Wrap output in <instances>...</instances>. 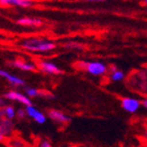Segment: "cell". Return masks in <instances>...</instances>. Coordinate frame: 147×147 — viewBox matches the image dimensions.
Masks as SVG:
<instances>
[{
	"mask_svg": "<svg viewBox=\"0 0 147 147\" xmlns=\"http://www.w3.org/2000/svg\"><path fill=\"white\" fill-rule=\"evenodd\" d=\"M19 47L25 52L33 54H47L54 52L57 49V44L54 40L44 37H28L20 40Z\"/></svg>",
	"mask_w": 147,
	"mask_h": 147,
	"instance_id": "cell-1",
	"label": "cell"
},
{
	"mask_svg": "<svg viewBox=\"0 0 147 147\" xmlns=\"http://www.w3.org/2000/svg\"><path fill=\"white\" fill-rule=\"evenodd\" d=\"M127 84L132 91L141 94L143 97H147V68L131 74Z\"/></svg>",
	"mask_w": 147,
	"mask_h": 147,
	"instance_id": "cell-2",
	"label": "cell"
},
{
	"mask_svg": "<svg viewBox=\"0 0 147 147\" xmlns=\"http://www.w3.org/2000/svg\"><path fill=\"white\" fill-rule=\"evenodd\" d=\"M75 67L95 77H101L109 72L107 65L100 61H79L75 64Z\"/></svg>",
	"mask_w": 147,
	"mask_h": 147,
	"instance_id": "cell-3",
	"label": "cell"
},
{
	"mask_svg": "<svg viewBox=\"0 0 147 147\" xmlns=\"http://www.w3.org/2000/svg\"><path fill=\"white\" fill-rule=\"evenodd\" d=\"M7 65L12 67V68H17L19 70H22V71L25 72H34L38 69V66H37L36 63H34L33 61H28V60L21 59V58L8 61Z\"/></svg>",
	"mask_w": 147,
	"mask_h": 147,
	"instance_id": "cell-4",
	"label": "cell"
},
{
	"mask_svg": "<svg viewBox=\"0 0 147 147\" xmlns=\"http://www.w3.org/2000/svg\"><path fill=\"white\" fill-rule=\"evenodd\" d=\"M3 96H4V98L7 101L18 102V103H20L21 105H24L25 107H26V106L32 105L31 99L28 98L25 94L21 93V92L16 91V90H10V91H7Z\"/></svg>",
	"mask_w": 147,
	"mask_h": 147,
	"instance_id": "cell-5",
	"label": "cell"
},
{
	"mask_svg": "<svg viewBox=\"0 0 147 147\" xmlns=\"http://www.w3.org/2000/svg\"><path fill=\"white\" fill-rule=\"evenodd\" d=\"M38 69L40 71L43 72L44 74H49V75H61L63 74V70L60 68L56 63L47 60H42L37 64Z\"/></svg>",
	"mask_w": 147,
	"mask_h": 147,
	"instance_id": "cell-6",
	"label": "cell"
},
{
	"mask_svg": "<svg viewBox=\"0 0 147 147\" xmlns=\"http://www.w3.org/2000/svg\"><path fill=\"white\" fill-rule=\"evenodd\" d=\"M120 106L127 113H135L141 107V100L133 97H123L120 100Z\"/></svg>",
	"mask_w": 147,
	"mask_h": 147,
	"instance_id": "cell-7",
	"label": "cell"
},
{
	"mask_svg": "<svg viewBox=\"0 0 147 147\" xmlns=\"http://www.w3.org/2000/svg\"><path fill=\"white\" fill-rule=\"evenodd\" d=\"M25 110H26V114H27L28 117L32 118L36 123H38V125L45 123V121H47V115L42 111L38 110L36 107H34L33 104L29 106H26Z\"/></svg>",
	"mask_w": 147,
	"mask_h": 147,
	"instance_id": "cell-8",
	"label": "cell"
},
{
	"mask_svg": "<svg viewBox=\"0 0 147 147\" xmlns=\"http://www.w3.org/2000/svg\"><path fill=\"white\" fill-rule=\"evenodd\" d=\"M47 115H49V117L54 123H58V125H68L71 121L70 116H68L66 113H64L61 110H58V109H51V110H49Z\"/></svg>",
	"mask_w": 147,
	"mask_h": 147,
	"instance_id": "cell-9",
	"label": "cell"
},
{
	"mask_svg": "<svg viewBox=\"0 0 147 147\" xmlns=\"http://www.w3.org/2000/svg\"><path fill=\"white\" fill-rule=\"evenodd\" d=\"M0 77L5 79L10 86H15V88H21V86H25V84H26L25 80L21 78L20 76L11 74L10 72L6 71L4 69H0Z\"/></svg>",
	"mask_w": 147,
	"mask_h": 147,
	"instance_id": "cell-10",
	"label": "cell"
},
{
	"mask_svg": "<svg viewBox=\"0 0 147 147\" xmlns=\"http://www.w3.org/2000/svg\"><path fill=\"white\" fill-rule=\"evenodd\" d=\"M17 25L22 26V27L27 28H40L44 25V22L41 19L38 18H31V17H22L17 19L16 21Z\"/></svg>",
	"mask_w": 147,
	"mask_h": 147,
	"instance_id": "cell-11",
	"label": "cell"
},
{
	"mask_svg": "<svg viewBox=\"0 0 147 147\" xmlns=\"http://www.w3.org/2000/svg\"><path fill=\"white\" fill-rule=\"evenodd\" d=\"M0 5L4 7L30 8L34 5V0H0Z\"/></svg>",
	"mask_w": 147,
	"mask_h": 147,
	"instance_id": "cell-12",
	"label": "cell"
},
{
	"mask_svg": "<svg viewBox=\"0 0 147 147\" xmlns=\"http://www.w3.org/2000/svg\"><path fill=\"white\" fill-rule=\"evenodd\" d=\"M15 131V123L13 121L7 118H4L0 121V134L3 137H9Z\"/></svg>",
	"mask_w": 147,
	"mask_h": 147,
	"instance_id": "cell-13",
	"label": "cell"
},
{
	"mask_svg": "<svg viewBox=\"0 0 147 147\" xmlns=\"http://www.w3.org/2000/svg\"><path fill=\"white\" fill-rule=\"evenodd\" d=\"M108 73H109V79L112 82H119V81L123 80L125 77V72L121 71V70H118L115 67H110Z\"/></svg>",
	"mask_w": 147,
	"mask_h": 147,
	"instance_id": "cell-14",
	"label": "cell"
},
{
	"mask_svg": "<svg viewBox=\"0 0 147 147\" xmlns=\"http://www.w3.org/2000/svg\"><path fill=\"white\" fill-rule=\"evenodd\" d=\"M3 110V114H4V117L7 118V119L12 120L15 117H17V110L16 108L12 105H6L2 108Z\"/></svg>",
	"mask_w": 147,
	"mask_h": 147,
	"instance_id": "cell-15",
	"label": "cell"
},
{
	"mask_svg": "<svg viewBox=\"0 0 147 147\" xmlns=\"http://www.w3.org/2000/svg\"><path fill=\"white\" fill-rule=\"evenodd\" d=\"M25 95L30 99L37 98V97H40V90L36 88H25Z\"/></svg>",
	"mask_w": 147,
	"mask_h": 147,
	"instance_id": "cell-16",
	"label": "cell"
},
{
	"mask_svg": "<svg viewBox=\"0 0 147 147\" xmlns=\"http://www.w3.org/2000/svg\"><path fill=\"white\" fill-rule=\"evenodd\" d=\"M64 47L66 49H72V51H82L84 49V45L78 42H73V41H69L67 43L64 44Z\"/></svg>",
	"mask_w": 147,
	"mask_h": 147,
	"instance_id": "cell-17",
	"label": "cell"
},
{
	"mask_svg": "<svg viewBox=\"0 0 147 147\" xmlns=\"http://www.w3.org/2000/svg\"><path fill=\"white\" fill-rule=\"evenodd\" d=\"M40 97L44 99H54L55 96L47 90H40Z\"/></svg>",
	"mask_w": 147,
	"mask_h": 147,
	"instance_id": "cell-18",
	"label": "cell"
},
{
	"mask_svg": "<svg viewBox=\"0 0 147 147\" xmlns=\"http://www.w3.org/2000/svg\"><path fill=\"white\" fill-rule=\"evenodd\" d=\"M26 116H27V114H26L25 108H19V109H17V118H19V119H24Z\"/></svg>",
	"mask_w": 147,
	"mask_h": 147,
	"instance_id": "cell-19",
	"label": "cell"
},
{
	"mask_svg": "<svg viewBox=\"0 0 147 147\" xmlns=\"http://www.w3.org/2000/svg\"><path fill=\"white\" fill-rule=\"evenodd\" d=\"M39 147H52V143L49 140H42L39 144Z\"/></svg>",
	"mask_w": 147,
	"mask_h": 147,
	"instance_id": "cell-20",
	"label": "cell"
},
{
	"mask_svg": "<svg viewBox=\"0 0 147 147\" xmlns=\"http://www.w3.org/2000/svg\"><path fill=\"white\" fill-rule=\"evenodd\" d=\"M12 147H24V143L21 142L20 140H13V142H12Z\"/></svg>",
	"mask_w": 147,
	"mask_h": 147,
	"instance_id": "cell-21",
	"label": "cell"
},
{
	"mask_svg": "<svg viewBox=\"0 0 147 147\" xmlns=\"http://www.w3.org/2000/svg\"><path fill=\"white\" fill-rule=\"evenodd\" d=\"M6 99L4 98V96L0 95V108H3L4 106H6Z\"/></svg>",
	"mask_w": 147,
	"mask_h": 147,
	"instance_id": "cell-22",
	"label": "cell"
},
{
	"mask_svg": "<svg viewBox=\"0 0 147 147\" xmlns=\"http://www.w3.org/2000/svg\"><path fill=\"white\" fill-rule=\"evenodd\" d=\"M141 105H142V107H144L145 109H147V97H143V99L141 100Z\"/></svg>",
	"mask_w": 147,
	"mask_h": 147,
	"instance_id": "cell-23",
	"label": "cell"
},
{
	"mask_svg": "<svg viewBox=\"0 0 147 147\" xmlns=\"http://www.w3.org/2000/svg\"><path fill=\"white\" fill-rule=\"evenodd\" d=\"M86 2H105V1H108V0H84Z\"/></svg>",
	"mask_w": 147,
	"mask_h": 147,
	"instance_id": "cell-24",
	"label": "cell"
},
{
	"mask_svg": "<svg viewBox=\"0 0 147 147\" xmlns=\"http://www.w3.org/2000/svg\"><path fill=\"white\" fill-rule=\"evenodd\" d=\"M4 114H3V110H2V108H0V121L2 119H4Z\"/></svg>",
	"mask_w": 147,
	"mask_h": 147,
	"instance_id": "cell-25",
	"label": "cell"
},
{
	"mask_svg": "<svg viewBox=\"0 0 147 147\" xmlns=\"http://www.w3.org/2000/svg\"><path fill=\"white\" fill-rule=\"evenodd\" d=\"M143 134H144V138H145V139H147V127H145L144 133H143Z\"/></svg>",
	"mask_w": 147,
	"mask_h": 147,
	"instance_id": "cell-26",
	"label": "cell"
},
{
	"mask_svg": "<svg viewBox=\"0 0 147 147\" xmlns=\"http://www.w3.org/2000/svg\"><path fill=\"white\" fill-rule=\"evenodd\" d=\"M3 140H4V137H3V136L1 135V134H0V143H2Z\"/></svg>",
	"mask_w": 147,
	"mask_h": 147,
	"instance_id": "cell-27",
	"label": "cell"
},
{
	"mask_svg": "<svg viewBox=\"0 0 147 147\" xmlns=\"http://www.w3.org/2000/svg\"><path fill=\"white\" fill-rule=\"evenodd\" d=\"M143 3H144V4L147 6V0H143Z\"/></svg>",
	"mask_w": 147,
	"mask_h": 147,
	"instance_id": "cell-28",
	"label": "cell"
},
{
	"mask_svg": "<svg viewBox=\"0 0 147 147\" xmlns=\"http://www.w3.org/2000/svg\"><path fill=\"white\" fill-rule=\"evenodd\" d=\"M145 68H147V63H146V64H145Z\"/></svg>",
	"mask_w": 147,
	"mask_h": 147,
	"instance_id": "cell-29",
	"label": "cell"
},
{
	"mask_svg": "<svg viewBox=\"0 0 147 147\" xmlns=\"http://www.w3.org/2000/svg\"><path fill=\"white\" fill-rule=\"evenodd\" d=\"M146 141H147V139H146Z\"/></svg>",
	"mask_w": 147,
	"mask_h": 147,
	"instance_id": "cell-30",
	"label": "cell"
}]
</instances>
